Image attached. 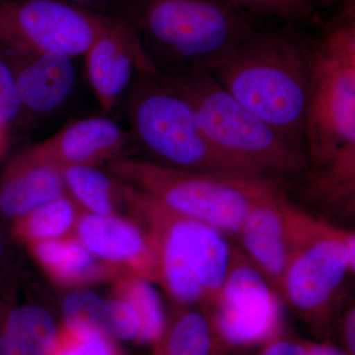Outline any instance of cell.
Here are the masks:
<instances>
[{
  "label": "cell",
  "mask_w": 355,
  "mask_h": 355,
  "mask_svg": "<svg viewBox=\"0 0 355 355\" xmlns=\"http://www.w3.org/2000/svg\"><path fill=\"white\" fill-rule=\"evenodd\" d=\"M304 153L312 195L354 207L355 193V0L309 43Z\"/></svg>",
  "instance_id": "cell-1"
},
{
  "label": "cell",
  "mask_w": 355,
  "mask_h": 355,
  "mask_svg": "<svg viewBox=\"0 0 355 355\" xmlns=\"http://www.w3.org/2000/svg\"><path fill=\"white\" fill-rule=\"evenodd\" d=\"M309 43L287 31L254 29L209 71L243 106L304 150Z\"/></svg>",
  "instance_id": "cell-2"
},
{
  "label": "cell",
  "mask_w": 355,
  "mask_h": 355,
  "mask_svg": "<svg viewBox=\"0 0 355 355\" xmlns=\"http://www.w3.org/2000/svg\"><path fill=\"white\" fill-rule=\"evenodd\" d=\"M125 207L150 242L158 282L170 297L180 307H207L227 279L237 254L227 235L168 209L127 183Z\"/></svg>",
  "instance_id": "cell-3"
},
{
  "label": "cell",
  "mask_w": 355,
  "mask_h": 355,
  "mask_svg": "<svg viewBox=\"0 0 355 355\" xmlns=\"http://www.w3.org/2000/svg\"><path fill=\"white\" fill-rule=\"evenodd\" d=\"M159 76L216 69L254 28L227 0H146L135 21Z\"/></svg>",
  "instance_id": "cell-4"
},
{
  "label": "cell",
  "mask_w": 355,
  "mask_h": 355,
  "mask_svg": "<svg viewBox=\"0 0 355 355\" xmlns=\"http://www.w3.org/2000/svg\"><path fill=\"white\" fill-rule=\"evenodd\" d=\"M164 78L191 105L210 144L245 171L273 180L306 175L304 150L243 106L209 70Z\"/></svg>",
  "instance_id": "cell-5"
},
{
  "label": "cell",
  "mask_w": 355,
  "mask_h": 355,
  "mask_svg": "<svg viewBox=\"0 0 355 355\" xmlns=\"http://www.w3.org/2000/svg\"><path fill=\"white\" fill-rule=\"evenodd\" d=\"M108 168L168 209L234 238L254 202L279 187L270 178L191 171L139 158L120 159Z\"/></svg>",
  "instance_id": "cell-6"
},
{
  "label": "cell",
  "mask_w": 355,
  "mask_h": 355,
  "mask_svg": "<svg viewBox=\"0 0 355 355\" xmlns=\"http://www.w3.org/2000/svg\"><path fill=\"white\" fill-rule=\"evenodd\" d=\"M133 142L154 162L191 171L247 175L210 144L195 112L164 77L139 72L123 101Z\"/></svg>",
  "instance_id": "cell-7"
},
{
  "label": "cell",
  "mask_w": 355,
  "mask_h": 355,
  "mask_svg": "<svg viewBox=\"0 0 355 355\" xmlns=\"http://www.w3.org/2000/svg\"><path fill=\"white\" fill-rule=\"evenodd\" d=\"M355 270V235L299 209L280 297L319 338L330 333L343 282Z\"/></svg>",
  "instance_id": "cell-8"
},
{
  "label": "cell",
  "mask_w": 355,
  "mask_h": 355,
  "mask_svg": "<svg viewBox=\"0 0 355 355\" xmlns=\"http://www.w3.org/2000/svg\"><path fill=\"white\" fill-rule=\"evenodd\" d=\"M112 17L64 0H0V46L28 55H85Z\"/></svg>",
  "instance_id": "cell-9"
},
{
  "label": "cell",
  "mask_w": 355,
  "mask_h": 355,
  "mask_svg": "<svg viewBox=\"0 0 355 355\" xmlns=\"http://www.w3.org/2000/svg\"><path fill=\"white\" fill-rule=\"evenodd\" d=\"M207 308L216 331L232 350L263 347L282 336L279 292L238 250L227 279Z\"/></svg>",
  "instance_id": "cell-10"
},
{
  "label": "cell",
  "mask_w": 355,
  "mask_h": 355,
  "mask_svg": "<svg viewBox=\"0 0 355 355\" xmlns=\"http://www.w3.org/2000/svg\"><path fill=\"white\" fill-rule=\"evenodd\" d=\"M84 57L88 83L107 112L123 101L139 72L157 73L144 53L137 25L121 18L112 17Z\"/></svg>",
  "instance_id": "cell-11"
},
{
  "label": "cell",
  "mask_w": 355,
  "mask_h": 355,
  "mask_svg": "<svg viewBox=\"0 0 355 355\" xmlns=\"http://www.w3.org/2000/svg\"><path fill=\"white\" fill-rule=\"evenodd\" d=\"M296 209L277 187L254 202L237 236L243 253L277 292L291 258Z\"/></svg>",
  "instance_id": "cell-12"
},
{
  "label": "cell",
  "mask_w": 355,
  "mask_h": 355,
  "mask_svg": "<svg viewBox=\"0 0 355 355\" xmlns=\"http://www.w3.org/2000/svg\"><path fill=\"white\" fill-rule=\"evenodd\" d=\"M133 140L113 119L95 116L72 121L53 137L26 149L31 157L64 169L96 167L128 158Z\"/></svg>",
  "instance_id": "cell-13"
},
{
  "label": "cell",
  "mask_w": 355,
  "mask_h": 355,
  "mask_svg": "<svg viewBox=\"0 0 355 355\" xmlns=\"http://www.w3.org/2000/svg\"><path fill=\"white\" fill-rule=\"evenodd\" d=\"M73 235L91 254L123 275L158 282V266L150 242L133 219L81 212Z\"/></svg>",
  "instance_id": "cell-14"
},
{
  "label": "cell",
  "mask_w": 355,
  "mask_h": 355,
  "mask_svg": "<svg viewBox=\"0 0 355 355\" xmlns=\"http://www.w3.org/2000/svg\"><path fill=\"white\" fill-rule=\"evenodd\" d=\"M72 60L55 53L28 57L14 55L15 64L11 67L23 111L46 116L64 106L76 86Z\"/></svg>",
  "instance_id": "cell-15"
},
{
  "label": "cell",
  "mask_w": 355,
  "mask_h": 355,
  "mask_svg": "<svg viewBox=\"0 0 355 355\" xmlns=\"http://www.w3.org/2000/svg\"><path fill=\"white\" fill-rule=\"evenodd\" d=\"M67 193L60 169L23 151L0 176V216L16 221Z\"/></svg>",
  "instance_id": "cell-16"
},
{
  "label": "cell",
  "mask_w": 355,
  "mask_h": 355,
  "mask_svg": "<svg viewBox=\"0 0 355 355\" xmlns=\"http://www.w3.org/2000/svg\"><path fill=\"white\" fill-rule=\"evenodd\" d=\"M29 247L51 279L64 286L99 282L121 273L114 266L98 260L73 234L32 243Z\"/></svg>",
  "instance_id": "cell-17"
},
{
  "label": "cell",
  "mask_w": 355,
  "mask_h": 355,
  "mask_svg": "<svg viewBox=\"0 0 355 355\" xmlns=\"http://www.w3.org/2000/svg\"><path fill=\"white\" fill-rule=\"evenodd\" d=\"M154 345L153 355H231L205 306L180 307Z\"/></svg>",
  "instance_id": "cell-18"
},
{
  "label": "cell",
  "mask_w": 355,
  "mask_h": 355,
  "mask_svg": "<svg viewBox=\"0 0 355 355\" xmlns=\"http://www.w3.org/2000/svg\"><path fill=\"white\" fill-rule=\"evenodd\" d=\"M58 334L57 324L43 308L0 304V355H50Z\"/></svg>",
  "instance_id": "cell-19"
},
{
  "label": "cell",
  "mask_w": 355,
  "mask_h": 355,
  "mask_svg": "<svg viewBox=\"0 0 355 355\" xmlns=\"http://www.w3.org/2000/svg\"><path fill=\"white\" fill-rule=\"evenodd\" d=\"M67 191L79 207L100 216L118 214L125 207V183L96 167L74 166L60 169Z\"/></svg>",
  "instance_id": "cell-20"
},
{
  "label": "cell",
  "mask_w": 355,
  "mask_h": 355,
  "mask_svg": "<svg viewBox=\"0 0 355 355\" xmlns=\"http://www.w3.org/2000/svg\"><path fill=\"white\" fill-rule=\"evenodd\" d=\"M80 214L78 203L67 193L14 221V235L27 245L65 237L74 230Z\"/></svg>",
  "instance_id": "cell-21"
},
{
  "label": "cell",
  "mask_w": 355,
  "mask_h": 355,
  "mask_svg": "<svg viewBox=\"0 0 355 355\" xmlns=\"http://www.w3.org/2000/svg\"><path fill=\"white\" fill-rule=\"evenodd\" d=\"M113 295L125 299L137 311L140 320L137 343L154 347L162 336L167 320L160 297L151 282L137 275L123 273L114 282Z\"/></svg>",
  "instance_id": "cell-22"
},
{
  "label": "cell",
  "mask_w": 355,
  "mask_h": 355,
  "mask_svg": "<svg viewBox=\"0 0 355 355\" xmlns=\"http://www.w3.org/2000/svg\"><path fill=\"white\" fill-rule=\"evenodd\" d=\"M64 326L72 330L94 331L114 338L116 326V300H104L92 292L76 291L64 299Z\"/></svg>",
  "instance_id": "cell-23"
},
{
  "label": "cell",
  "mask_w": 355,
  "mask_h": 355,
  "mask_svg": "<svg viewBox=\"0 0 355 355\" xmlns=\"http://www.w3.org/2000/svg\"><path fill=\"white\" fill-rule=\"evenodd\" d=\"M50 355H125L118 340L94 331L58 329Z\"/></svg>",
  "instance_id": "cell-24"
},
{
  "label": "cell",
  "mask_w": 355,
  "mask_h": 355,
  "mask_svg": "<svg viewBox=\"0 0 355 355\" xmlns=\"http://www.w3.org/2000/svg\"><path fill=\"white\" fill-rule=\"evenodd\" d=\"M242 12L275 18L291 24L305 23L316 13L315 0H227Z\"/></svg>",
  "instance_id": "cell-25"
},
{
  "label": "cell",
  "mask_w": 355,
  "mask_h": 355,
  "mask_svg": "<svg viewBox=\"0 0 355 355\" xmlns=\"http://www.w3.org/2000/svg\"><path fill=\"white\" fill-rule=\"evenodd\" d=\"M22 112L12 67L0 55V127H8Z\"/></svg>",
  "instance_id": "cell-26"
},
{
  "label": "cell",
  "mask_w": 355,
  "mask_h": 355,
  "mask_svg": "<svg viewBox=\"0 0 355 355\" xmlns=\"http://www.w3.org/2000/svg\"><path fill=\"white\" fill-rule=\"evenodd\" d=\"M257 355H309L305 340L280 336L261 347Z\"/></svg>",
  "instance_id": "cell-27"
},
{
  "label": "cell",
  "mask_w": 355,
  "mask_h": 355,
  "mask_svg": "<svg viewBox=\"0 0 355 355\" xmlns=\"http://www.w3.org/2000/svg\"><path fill=\"white\" fill-rule=\"evenodd\" d=\"M343 349L349 355H355V309L349 307L345 313L340 324Z\"/></svg>",
  "instance_id": "cell-28"
},
{
  "label": "cell",
  "mask_w": 355,
  "mask_h": 355,
  "mask_svg": "<svg viewBox=\"0 0 355 355\" xmlns=\"http://www.w3.org/2000/svg\"><path fill=\"white\" fill-rule=\"evenodd\" d=\"M309 355H349L340 347H336L328 340H317V342H306Z\"/></svg>",
  "instance_id": "cell-29"
},
{
  "label": "cell",
  "mask_w": 355,
  "mask_h": 355,
  "mask_svg": "<svg viewBox=\"0 0 355 355\" xmlns=\"http://www.w3.org/2000/svg\"><path fill=\"white\" fill-rule=\"evenodd\" d=\"M64 1L70 2V3L76 4V6H83L84 4L93 3V2L100 1V0H64Z\"/></svg>",
  "instance_id": "cell-30"
},
{
  "label": "cell",
  "mask_w": 355,
  "mask_h": 355,
  "mask_svg": "<svg viewBox=\"0 0 355 355\" xmlns=\"http://www.w3.org/2000/svg\"><path fill=\"white\" fill-rule=\"evenodd\" d=\"M6 146V128L0 127V153L3 150Z\"/></svg>",
  "instance_id": "cell-31"
},
{
  "label": "cell",
  "mask_w": 355,
  "mask_h": 355,
  "mask_svg": "<svg viewBox=\"0 0 355 355\" xmlns=\"http://www.w3.org/2000/svg\"><path fill=\"white\" fill-rule=\"evenodd\" d=\"M4 249H6V246H4V239L2 237L1 232H0V260H1L2 257H3Z\"/></svg>",
  "instance_id": "cell-32"
},
{
  "label": "cell",
  "mask_w": 355,
  "mask_h": 355,
  "mask_svg": "<svg viewBox=\"0 0 355 355\" xmlns=\"http://www.w3.org/2000/svg\"><path fill=\"white\" fill-rule=\"evenodd\" d=\"M340 1H343V0H340Z\"/></svg>",
  "instance_id": "cell-33"
}]
</instances>
